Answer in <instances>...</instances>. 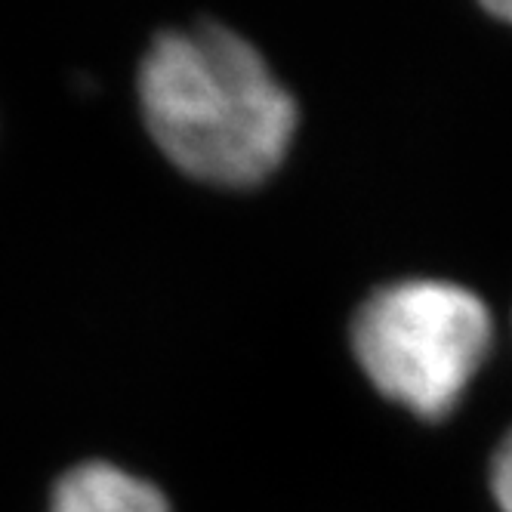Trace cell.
I'll return each instance as SVG.
<instances>
[{
  "instance_id": "obj_3",
  "label": "cell",
  "mask_w": 512,
  "mask_h": 512,
  "mask_svg": "<svg viewBox=\"0 0 512 512\" xmlns=\"http://www.w3.org/2000/svg\"><path fill=\"white\" fill-rule=\"evenodd\" d=\"M50 512H170L167 497L112 463H84L65 472Z\"/></svg>"
},
{
  "instance_id": "obj_4",
  "label": "cell",
  "mask_w": 512,
  "mask_h": 512,
  "mask_svg": "<svg viewBox=\"0 0 512 512\" xmlns=\"http://www.w3.org/2000/svg\"><path fill=\"white\" fill-rule=\"evenodd\" d=\"M491 488L503 512H512V432L503 438V445L491 466Z\"/></svg>"
},
{
  "instance_id": "obj_5",
  "label": "cell",
  "mask_w": 512,
  "mask_h": 512,
  "mask_svg": "<svg viewBox=\"0 0 512 512\" xmlns=\"http://www.w3.org/2000/svg\"><path fill=\"white\" fill-rule=\"evenodd\" d=\"M497 19H503V22H509L512 25V4H491L488 7Z\"/></svg>"
},
{
  "instance_id": "obj_2",
  "label": "cell",
  "mask_w": 512,
  "mask_h": 512,
  "mask_svg": "<svg viewBox=\"0 0 512 512\" xmlns=\"http://www.w3.org/2000/svg\"><path fill=\"white\" fill-rule=\"evenodd\" d=\"M352 346L361 371L423 420L448 417L491 346V315L448 281H401L361 306Z\"/></svg>"
},
{
  "instance_id": "obj_1",
  "label": "cell",
  "mask_w": 512,
  "mask_h": 512,
  "mask_svg": "<svg viewBox=\"0 0 512 512\" xmlns=\"http://www.w3.org/2000/svg\"><path fill=\"white\" fill-rule=\"evenodd\" d=\"M139 99L161 152L213 186L263 182L297 130V105L266 59L219 25L161 34L142 62Z\"/></svg>"
}]
</instances>
